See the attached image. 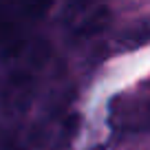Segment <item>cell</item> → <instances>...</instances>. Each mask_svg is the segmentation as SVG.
I'll use <instances>...</instances> for the list:
<instances>
[]
</instances>
